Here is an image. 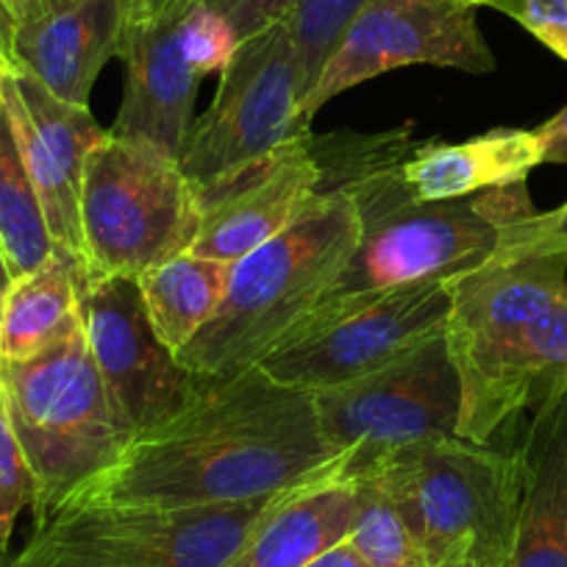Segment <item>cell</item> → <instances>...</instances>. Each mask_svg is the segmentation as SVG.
I'll return each instance as SVG.
<instances>
[{
	"label": "cell",
	"mask_w": 567,
	"mask_h": 567,
	"mask_svg": "<svg viewBox=\"0 0 567 567\" xmlns=\"http://www.w3.org/2000/svg\"><path fill=\"white\" fill-rule=\"evenodd\" d=\"M331 460L315 398L254 368L226 381L200 379L182 412L131 437L62 504L234 506L296 487Z\"/></svg>",
	"instance_id": "cell-1"
},
{
	"label": "cell",
	"mask_w": 567,
	"mask_h": 567,
	"mask_svg": "<svg viewBox=\"0 0 567 567\" xmlns=\"http://www.w3.org/2000/svg\"><path fill=\"white\" fill-rule=\"evenodd\" d=\"M409 131L315 136L323 184L342 187L362 220V239L318 309L403 284L454 278L484 265L509 228L534 209L526 182L471 198L417 200L403 182Z\"/></svg>",
	"instance_id": "cell-2"
},
{
	"label": "cell",
	"mask_w": 567,
	"mask_h": 567,
	"mask_svg": "<svg viewBox=\"0 0 567 567\" xmlns=\"http://www.w3.org/2000/svg\"><path fill=\"white\" fill-rule=\"evenodd\" d=\"M362 239L351 195L323 184L301 212L248 256L234 261L215 318L176 353L204 381H226L259 368L340 278Z\"/></svg>",
	"instance_id": "cell-3"
},
{
	"label": "cell",
	"mask_w": 567,
	"mask_h": 567,
	"mask_svg": "<svg viewBox=\"0 0 567 567\" xmlns=\"http://www.w3.org/2000/svg\"><path fill=\"white\" fill-rule=\"evenodd\" d=\"M451 312L443 326L451 362L462 384V440L489 445L504 429L498 381L523 331L567 298V248L556 212H532L509 228L484 265L454 276Z\"/></svg>",
	"instance_id": "cell-4"
},
{
	"label": "cell",
	"mask_w": 567,
	"mask_h": 567,
	"mask_svg": "<svg viewBox=\"0 0 567 567\" xmlns=\"http://www.w3.org/2000/svg\"><path fill=\"white\" fill-rule=\"evenodd\" d=\"M351 476L390 493L425 567L509 565L523 501L520 445L495 451L462 437L432 440L375 456Z\"/></svg>",
	"instance_id": "cell-5"
},
{
	"label": "cell",
	"mask_w": 567,
	"mask_h": 567,
	"mask_svg": "<svg viewBox=\"0 0 567 567\" xmlns=\"http://www.w3.org/2000/svg\"><path fill=\"white\" fill-rule=\"evenodd\" d=\"M0 381L31 473L37 523L112 465L128 437L109 406L81 318L40 357L0 364Z\"/></svg>",
	"instance_id": "cell-6"
},
{
	"label": "cell",
	"mask_w": 567,
	"mask_h": 567,
	"mask_svg": "<svg viewBox=\"0 0 567 567\" xmlns=\"http://www.w3.org/2000/svg\"><path fill=\"white\" fill-rule=\"evenodd\" d=\"M276 495L198 509L62 504L7 567H226Z\"/></svg>",
	"instance_id": "cell-7"
},
{
	"label": "cell",
	"mask_w": 567,
	"mask_h": 567,
	"mask_svg": "<svg viewBox=\"0 0 567 567\" xmlns=\"http://www.w3.org/2000/svg\"><path fill=\"white\" fill-rule=\"evenodd\" d=\"M198 231V200L178 159L109 131L84 165V281L136 278L184 254Z\"/></svg>",
	"instance_id": "cell-8"
},
{
	"label": "cell",
	"mask_w": 567,
	"mask_h": 567,
	"mask_svg": "<svg viewBox=\"0 0 567 567\" xmlns=\"http://www.w3.org/2000/svg\"><path fill=\"white\" fill-rule=\"evenodd\" d=\"M449 281L403 284L315 309L259 368L309 395L364 379L443 334L451 312Z\"/></svg>",
	"instance_id": "cell-9"
},
{
	"label": "cell",
	"mask_w": 567,
	"mask_h": 567,
	"mask_svg": "<svg viewBox=\"0 0 567 567\" xmlns=\"http://www.w3.org/2000/svg\"><path fill=\"white\" fill-rule=\"evenodd\" d=\"M312 398L320 434L348 473L390 451L460 437L462 384L443 334Z\"/></svg>",
	"instance_id": "cell-10"
},
{
	"label": "cell",
	"mask_w": 567,
	"mask_h": 567,
	"mask_svg": "<svg viewBox=\"0 0 567 567\" xmlns=\"http://www.w3.org/2000/svg\"><path fill=\"white\" fill-rule=\"evenodd\" d=\"M301 73L287 25L276 23L237 45L220 73L217 95L193 120L182 173L193 187L215 182L281 148L307 125L298 123Z\"/></svg>",
	"instance_id": "cell-11"
},
{
	"label": "cell",
	"mask_w": 567,
	"mask_h": 567,
	"mask_svg": "<svg viewBox=\"0 0 567 567\" xmlns=\"http://www.w3.org/2000/svg\"><path fill=\"white\" fill-rule=\"evenodd\" d=\"M412 64L493 73L495 56L478 29L476 9L460 0H368L298 109V123L309 128L340 92Z\"/></svg>",
	"instance_id": "cell-12"
},
{
	"label": "cell",
	"mask_w": 567,
	"mask_h": 567,
	"mask_svg": "<svg viewBox=\"0 0 567 567\" xmlns=\"http://www.w3.org/2000/svg\"><path fill=\"white\" fill-rule=\"evenodd\" d=\"M81 323L109 406L125 437L156 429L193 401L200 379L184 370L176 353L156 337L136 278L84 281Z\"/></svg>",
	"instance_id": "cell-13"
},
{
	"label": "cell",
	"mask_w": 567,
	"mask_h": 567,
	"mask_svg": "<svg viewBox=\"0 0 567 567\" xmlns=\"http://www.w3.org/2000/svg\"><path fill=\"white\" fill-rule=\"evenodd\" d=\"M323 187L312 128L239 171L195 189L198 231L189 254L234 265L276 237Z\"/></svg>",
	"instance_id": "cell-14"
},
{
	"label": "cell",
	"mask_w": 567,
	"mask_h": 567,
	"mask_svg": "<svg viewBox=\"0 0 567 567\" xmlns=\"http://www.w3.org/2000/svg\"><path fill=\"white\" fill-rule=\"evenodd\" d=\"M3 112L23 154L25 171L40 195L53 245L81 259L84 165L90 151L109 134V128L95 123L90 109L59 101L40 81L20 73L18 68L7 79Z\"/></svg>",
	"instance_id": "cell-15"
},
{
	"label": "cell",
	"mask_w": 567,
	"mask_h": 567,
	"mask_svg": "<svg viewBox=\"0 0 567 567\" xmlns=\"http://www.w3.org/2000/svg\"><path fill=\"white\" fill-rule=\"evenodd\" d=\"M178 9L182 3L171 0L159 12H128L117 53L125 68V95L109 131L182 162L204 75L182 51Z\"/></svg>",
	"instance_id": "cell-16"
},
{
	"label": "cell",
	"mask_w": 567,
	"mask_h": 567,
	"mask_svg": "<svg viewBox=\"0 0 567 567\" xmlns=\"http://www.w3.org/2000/svg\"><path fill=\"white\" fill-rule=\"evenodd\" d=\"M125 0H56L14 29L12 62L51 95L90 109V92L106 62L120 53Z\"/></svg>",
	"instance_id": "cell-17"
},
{
	"label": "cell",
	"mask_w": 567,
	"mask_h": 567,
	"mask_svg": "<svg viewBox=\"0 0 567 567\" xmlns=\"http://www.w3.org/2000/svg\"><path fill=\"white\" fill-rule=\"evenodd\" d=\"M359 509V484L342 456L272 498L226 567H303L346 543Z\"/></svg>",
	"instance_id": "cell-18"
},
{
	"label": "cell",
	"mask_w": 567,
	"mask_h": 567,
	"mask_svg": "<svg viewBox=\"0 0 567 567\" xmlns=\"http://www.w3.org/2000/svg\"><path fill=\"white\" fill-rule=\"evenodd\" d=\"M545 165L537 131L493 128L465 142H414L403 182L417 200L471 198L484 189L523 184Z\"/></svg>",
	"instance_id": "cell-19"
},
{
	"label": "cell",
	"mask_w": 567,
	"mask_h": 567,
	"mask_svg": "<svg viewBox=\"0 0 567 567\" xmlns=\"http://www.w3.org/2000/svg\"><path fill=\"white\" fill-rule=\"evenodd\" d=\"M532 414L520 440V520L506 567H567V395Z\"/></svg>",
	"instance_id": "cell-20"
},
{
	"label": "cell",
	"mask_w": 567,
	"mask_h": 567,
	"mask_svg": "<svg viewBox=\"0 0 567 567\" xmlns=\"http://www.w3.org/2000/svg\"><path fill=\"white\" fill-rule=\"evenodd\" d=\"M84 265L70 250L53 254L12 281L0 309V364L29 362L62 340L81 318Z\"/></svg>",
	"instance_id": "cell-21"
},
{
	"label": "cell",
	"mask_w": 567,
	"mask_h": 567,
	"mask_svg": "<svg viewBox=\"0 0 567 567\" xmlns=\"http://www.w3.org/2000/svg\"><path fill=\"white\" fill-rule=\"evenodd\" d=\"M228 270L231 265L184 250L136 276L145 315L173 353L187 348L215 318L226 296Z\"/></svg>",
	"instance_id": "cell-22"
},
{
	"label": "cell",
	"mask_w": 567,
	"mask_h": 567,
	"mask_svg": "<svg viewBox=\"0 0 567 567\" xmlns=\"http://www.w3.org/2000/svg\"><path fill=\"white\" fill-rule=\"evenodd\" d=\"M567 395V298L539 315L506 357L498 381L501 423Z\"/></svg>",
	"instance_id": "cell-23"
},
{
	"label": "cell",
	"mask_w": 567,
	"mask_h": 567,
	"mask_svg": "<svg viewBox=\"0 0 567 567\" xmlns=\"http://www.w3.org/2000/svg\"><path fill=\"white\" fill-rule=\"evenodd\" d=\"M45 212L23 154L12 134L7 112L0 117V250L7 256L12 281L34 272L53 254Z\"/></svg>",
	"instance_id": "cell-24"
},
{
	"label": "cell",
	"mask_w": 567,
	"mask_h": 567,
	"mask_svg": "<svg viewBox=\"0 0 567 567\" xmlns=\"http://www.w3.org/2000/svg\"><path fill=\"white\" fill-rule=\"evenodd\" d=\"M353 478L359 484V509L348 543L359 559L368 567H425L423 550L390 493L368 476Z\"/></svg>",
	"instance_id": "cell-25"
},
{
	"label": "cell",
	"mask_w": 567,
	"mask_h": 567,
	"mask_svg": "<svg viewBox=\"0 0 567 567\" xmlns=\"http://www.w3.org/2000/svg\"><path fill=\"white\" fill-rule=\"evenodd\" d=\"M364 3L368 0H298L296 9L281 20L290 31L292 45H296L298 73H301V103L315 90L331 53L337 51L342 34Z\"/></svg>",
	"instance_id": "cell-26"
},
{
	"label": "cell",
	"mask_w": 567,
	"mask_h": 567,
	"mask_svg": "<svg viewBox=\"0 0 567 567\" xmlns=\"http://www.w3.org/2000/svg\"><path fill=\"white\" fill-rule=\"evenodd\" d=\"M178 40L187 62L198 70L200 75L223 73L226 64L231 62L239 40L234 34L226 18L212 12L209 7H200L195 0H178Z\"/></svg>",
	"instance_id": "cell-27"
},
{
	"label": "cell",
	"mask_w": 567,
	"mask_h": 567,
	"mask_svg": "<svg viewBox=\"0 0 567 567\" xmlns=\"http://www.w3.org/2000/svg\"><path fill=\"white\" fill-rule=\"evenodd\" d=\"M31 473L25 467L23 449L14 434L12 414H9L7 390L0 381V561H9V543H12L18 515L31 506Z\"/></svg>",
	"instance_id": "cell-28"
},
{
	"label": "cell",
	"mask_w": 567,
	"mask_h": 567,
	"mask_svg": "<svg viewBox=\"0 0 567 567\" xmlns=\"http://www.w3.org/2000/svg\"><path fill=\"white\" fill-rule=\"evenodd\" d=\"M495 9L567 62V0H498Z\"/></svg>",
	"instance_id": "cell-29"
},
{
	"label": "cell",
	"mask_w": 567,
	"mask_h": 567,
	"mask_svg": "<svg viewBox=\"0 0 567 567\" xmlns=\"http://www.w3.org/2000/svg\"><path fill=\"white\" fill-rule=\"evenodd\" d=\"M195 3L209 7L212 12L226 18L237 40L243 42L259 31L270 29V25L281 23L296 9L298 0H195Z\"/></svg>",
	"instance_id": "cell-30"
},
{
	"label": "cell",
	"mask_w": 567,
	"mask_h": 567,
	"mask_svg": "<svg viewBox=\"0 0 567 567\" xmlns=\"http://www.w3.org/2000/svg\"><path fill=\"white\" fill-rule=\"evenodd\" d=\"M537 134L543 140L545 162L567 165V106L561 112H556L548 123L539 125Z\"/></svg>",
	"instance_id": "cell-31"
},
{
	"label": "cell",
	"mask_w": 567,
	"mask_h": 567,
	"mask_svg": "<svg viewBox=\"0 0 567 567\" xmlns=\"http://www.w3.org/2000/svg\"><path fill=\"white\" fill-rule=\"evenodd\" d=\"M303 567H368V565L359 559V554L353 550V545L346 539V543L334 545V548H329L326 554L315 556V559L307 561Z\"/></svg>",
	"instance_id": "cell-32"
},
{
	"label": "cell",
	"mask_w": 567,
	"mask_h": 567,
	"mask_svg": "<svg viewBox=\"0 0 567 567\" xmlns=\"http://www.w3.org/2000/svg\"><path fill=\"white\" fill-rule=\"evenodd\" d=\"M7 3V9L12 12L14 23H23V20L34 18V14H40L42 9H48L51 3H56V0H3Z\"/></svg>",
	"instance_id": "cell-33"
},
{
	"label": "cell",
	"mask_w": 567,
	"mask_h": 567,
	"mask_svg": "<svg viewBox=\"0 0 567 567\" xmlns=\"http://www.w3.org/2000/svg\"><path fill=\"white\" fill-rule=\"evenodd\" d=\"M14 29H18V23H14V18H12V12L7 9V3L0 0V53L9 59H12Z\"/></svg>",
	"instance_id": "cell-34"
},
{
	"label": "cell",
	"mask_w": 567,
	"mask_h": 567,
	"mask_svg": "<svg viewBox=\"0 0 567 567\" xmlns=\"http://www.w3.org/2000/svg\"><path fill=\"white\" fill-rule=\"evenodd\" d=\"M12 287V272L7 267V256L0 250V309H3V301H7V292Z\"/></svg>",
	"instance_id": "cell-35"
},
{
	"label": "cell",
	"mask_w": 567,
	"mask_h": 567,
	"mask_svg": "<svg viewBox=\"0 0 567 567\" xmlns=\"http://www.w3.org/2000/svg\"><path fill=\"white\" fill-rule=\"evenodd\" d=\"M12 70H14L12 59L0 53V117H3V90H7V79Z\"/></svg>",
	"instance_id": "cell-36"
},
{
	"label": "cell",
	"mask_w": 567,
	"mask_h": 567,
	"mask_svg": "<svg viewBox=\"0 0 567 567\" xmlns=\"http://www.w3.org/2000/svg\"><path fill=\"white\" fill-rule=\"evenodd\" d=\"M131 9H136V12H159V9H165L171 0H125Z\"/></svg>",
	"instance_id": "cell-37"
},
{
	"label": "cell",
	"mask_w": 567,
	"mask_h": 567,
	"mask_svg": "<svg viewBox=\"0 0 567 567\" xmlns=\"http://www.w3.org/2000/svg\"><path fill=\"white\" fill-rule=\"evenodd\" d=\"M554 212H556V226H559V237H561V243H565V248H567V200L559 206V209H554Z\"/></svg>",
	"instance_id": "cell-38"
},
{
	"label": "cell",
	"mask_w": 567,
	"mask_h": 567,
	"mask_svg": "<svg viewBox=\"0 0 567 567\" xmlns=\"http://www.w3.org/2000/svg\"><path fill=\"white\" fill-rule=\"evenodd\" d=\"M460 3H467V7H473V9H478V7L495 9V3H498V0H460Z\"/></svg>",
	"instance_id": "cell-39"
}]
</instances>
